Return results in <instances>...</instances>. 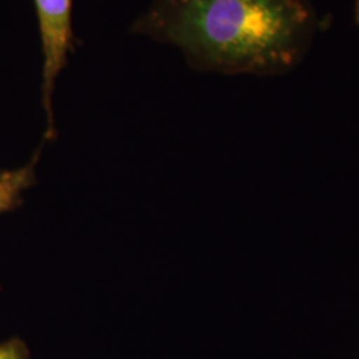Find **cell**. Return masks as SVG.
I'll list each match as a JSON object with an SVG mask.
<instances>
[{"label": "cell", "mask_w": 359, "mask_h": 359, "mask_svg": "<svg viewBox=\"0 0 359 359\" xmlns=\"http://www.w3.org/2000/svg\"><path fill=\"white\" fill-rule=\"evenodd\" d=\"M0 359H29L26 344L19 338H11L0 344Z\"/></svg>", "instance_id": "obj_4"}, {"label": "cell", "mask_w": 359, "mask_h": 359, "mask_svg": "<svg viewBox=\"0 0 359 359\" xmlns=\"http://www.w3.org/2000/svg\"><path fill=\"white\" fill-rule=\"evenodd\" d=\"M129 31L173 46L196 71L277 75L317 31L308 0H154Z\"/></svg>", "instance_id": "obj_1"}, {"label": "cell", "mask_w": 359, "mask_h": 359, "mask_svg": "<svg viewBox=\"0 0 359 359\" xmlns=\"http://www.w3.org/2000/svg\"><path fill=\"white\" fill-rule=\"evenodd\" d=\"M355 15H357V22L359 25V0L357 1V7H355Z\"/></svg>", "instance_id": "obj_5"}, {"label": "cell", "mask_w": 359, "mask_h": 359, "mask_svg": "<svg viewBox=\"0 0 359 359\" xmlns=\"http://www.w3.org/2000/svg\"><path fill=\"white\" fill-rule=\"evenodd\" d=\"M40 149L23 167L0 172V215L13 210L23 203V194L36 181Z\"/></svg>", "instance_id": "obj_3"}, {"label": "cell", "mask_w": 359, "mask_h": 359, "mask_svg": "<svg viewBox=\"0 0 359 359\" xmlns=\"http://www.w3.org/2000/svg\"><path fill=\"white\" fill-rule=\"evenodd\" d=\"M34 4L43 55L41 104L47 120L46 140H52L56 135L52 97L57 79L68 65L75 44L72 0H34Z\"/></svg>", "instance_id": "obj_2"}]
</instances>
